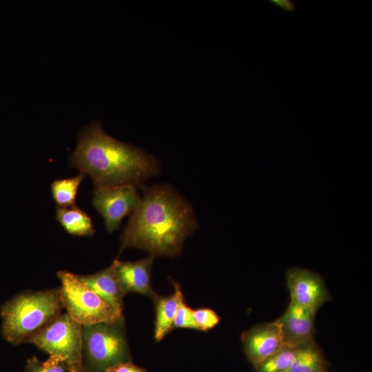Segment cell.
I'll list each match as a JSON object with an SVG mask.
<instances>
[{"label": "cell", "mask_w": 372, "mask_h": 372, "mask_svg": "<svg viewBox=\"0 0 372 372\" xmlns=\"http://www.w3.org/2000/svg\"><path fill=\"white\" fill-rule=\"evenodd\" d=\"M143 196L120 238L119 254L130 248L154 256H175L198 228L193 209L169 185L141 187Z\"/></svg>", "instance_id": "6da1fadb"}, {"label": "cell", "mask_w": 372, "mask_h": 372, "mask_svg": "<svg viewBox=\"0 0 372 372\" xmlns=\"http://www.w3.org/2000/svg\"><path fill=\"white\" fill-rule=\"evenodd\" d=\"M70 163L81 173L89 175L94 186L132 185L141 187L161 170L156 158L140 147L112 137L99 121L81 132Z\"/></svg>", "instance_id": "7a4b0ae2"}, {"label": "cell", "mask_w": 372, "mask_h": 372, "mask_svg": "<svg viewBox=\"0 0 372 372\" xmlns=\"http://www.w3.org/2000/svg\"><path fill=\"white\" fill-rule=\"evenodd\" d=\"M63 309L59 288L21 293L1 308L3 336L13 344L26 342L58 317Z\"/></svg>", "instance_id": "3957f363"}, {"label": "cell", "mask_w": 372, "mask_h": 372, "mask_svg": "<svg viewBox=\"0 0 372 372\" xmlns=\"http://www.w3.org/2000/svg\"><path fill=\"white\" fill-rule=\"evenodd\" d=\"M59 288L63 309L76 322L82 326L100 323L123 322V313L80 281L76 274L59 271Z\"/></svg>", "instance_id": "277c9868"}, {"label": "cell", "mask_w": 372, "mask_h": 372, "mask_svg": "<svg viewBox=\"0 0 372 372\" xmlns=\"http://www.w3.org/2000/svg\"><path fill=\"white\" fill-rule=\"evenodd\" d=\"M83 326L67 313H61L26 342L58 357L68 372H85L83 358Z\"/></svg>", "instance_id": "5b68a950"}, {"label": "cell", "mask_w": 372, "mask_h": 372, "mask_svg": "<svg viewBox=\"0 0 372 372\" xmlns=\"http://www.w3.org/2000/svg\"><path fill=\"white\" fill-rule=\"evenodd\" d=\"M122 322L83 326V358L85 372H103L107 367L128 361L130 353Z\"/></svg>", "instance_id": "8992f818"}, {"label": "cell", "mask_w": 372, "mask_h": 372, "mask_svg": "<svg viewBox=\"0 0 372 372\" xmlns=\"http://www.w3.org/2000/svg\"><path fill=\"white\" fill-rule=\"evenodd\" d=\"M141 198L132 185L94 186L92 205L103 216L106 230H116L123 219L138 207Z\"/></svg>", "instance_id": "52a82bcc"}, {"label": "cell", "mask_w": 372, "mask_h": 372, "mask_svg": "<svg viewBox=\"0 0 372 372\" xmlns=\"http://www.w3.org/2000/svg\"><path fill=\"white\" fill-rule=\"evenodd\" d=\"M286 280L291 302L317 311L331 300L322 278L311 270L291 267L286 272Z\"/></svg>", "instance_id": "ba28073f"}, {"label": "cell", "mask_w": 372, "mask_h": 372, "mask_svg": "<svg viewBox=\"0 0 372 372\" xmlns=\"http://www.w3.org/2000/svg\"><path fill=\"white\" fill-rule=\"evenodd\" d=\"M241 340L247 357L254 365L264 361L285 344L282 327L277 320L257 324L243 332Z\"/></svg>", "instance_id": "9c48e42d"}, {"label": "cell", "mask_w": 372, "mask_h": 372, "mask_svg": "<svg viewBox=\"0 0 372 372\" xmlns=\"http://www.w3.org/2000/svg\"><path fill=\"white\" fill-rule=\"evenodd\" d=\"M316 313L312 309L290 301L285 313L277 319L282 327L285 344L298 347L314 339Z\"/></svg>", "instance_id": "30bf717a"}, {"label": "cell", "mask_w": 372, "mask_h": 372, "mask_svg": "<svg viewBox=\"0 0 372 372\" xmlns=\"http://www.w3.org/2000/svg\"><path fill=\"white\" fill-rule=\"evenodd\" d=\"M155 256H149L136 261L114 260L115 271L120 285L125 293L134 292L156 297L151 285V271Z\"/></svg>", "instance_id": "8fae6325"}, {"label": "cell", "mask_w": 372, "mask_h": 372, "mask_svg": "<svg viewBox=\"0 0 372 372\" xmlns=\"http://www.w3.org/2000/svg\"><path fill=\"white\" fill-rule=\"evenodd\" d=\"M76 276L116 311L123 313V298L126 293L116 277L114 260L105 269L92 274H76Z\"/></svg>", "instance_id": "7c38bea8"}, {"label": "cell", "mask_w": 372, "mask_h": 372, "mask_svg": "<svg viewBox=\"0 0 372 372\" xmlns=\"http://www.w3.org/2000/svg\"><path fill=\"white\" fill-rule=\"evenodd\" d=\"M174 293L168 296H158L154 299L156 308L154 340L161 341L173 329L174 320L180 304L184 301L179 284L172 280Z\"/></svg>", "instance_id": "4fadbf2b"}, {"label": "cell", "mask_w": 372, "mask_h": 372, "mask_svg": "<svg viewBox=\"0 0 372 372\" xmlns=\"http://www.w3.org/2000/svg\"><path fill=\"white\" fill-rule=\"evenodd\" d=\"M328 362L314 339L297 347L295 359L287 372H327Z\"/></svg>", "instance_id": "5bb4252c"}, {"label": "cell", "mask_w": 372, "mask_h": 372, "mask_svg": "<svg viewBox=\"0 0 372 372\" xmlns=\"http://www.w3.org/2000/svg\"><path fill=\"white\" fill-rule=\"evenodd\" d=\"M56 219L68 234L77 236H92L95 229L90 216L81 209L56 207Z\"/></svg>", "instance_id": "9a60e30c"}, {"label": "cell", "mask_w": 372, "mask_h": 372, "mask_svg": "<svg viewBox=\"0 0 372 372\" xmlns=\"http://www.w3.org/2000/svg\"><path fill=\"white\" fill-rule=\"evenodd\" d=\"M85 177V174L80 173L74 177L55 180L51 184L52 196L57 207L63 208L76 207L77 192Z\"/></svg>", "instance_id": "2e32d148"}, {"label": "cell", "mask_w": 372, "mask_h": 372, "mask_svg": "<svg viewBox=\"0 0 372 372\" xmlns=\"http://www.w3.org/2000/svg\"><path fill=\"white\" fill-rule=\"evenodd\" d=\"M297 347L285 344L264 361L254 365L258 372H287L296 354Z\"/></svg>", "instance_id": "e0dca14e"}, {"label": "cell", "mask_w": 372, "mask_h": 372, "mask_svg": "<svg viewBox=\"0 0 372 372\" xmlns=\"http://www.w3.org/2000/svg\"><path fill=\"white\" fill-rule=\"evenodd\" d=\"M67 369L60 358L50 355L45 361L41 362L35 356L27 361L25 372H65Z\"/></svg>", "instance_id": "ac0fdd59"}, {"label": "cell", "mask_w": 372, "mask_h": 372, "mask_svg": "<svg viewBox=\"0 0 372 372\" xmlns=\"http://www.w3.org/2000/svg\"><path fill=\"white\" fill-rule=\"evenodd\" d=\"M194 318L198 331H207L220 322V317L212 309L199 308L194 310Z\"/></svg>", "instance_id": "d6986e66"}, {"label": "cell", "mask_w": 372, "mask_h": 372, "mask_svg": "<svg viewBox=\"0 0 372 372\" xmlns=\"http://www.w3.org/2000/svg\"><path fill=\"white\" fill-rule=\"evenodd\" d=\"M194 310L183 301L179 306L174 320L173 327L188 328L198 330L194 318Z\"/></svg>", "instance_id": "ffe728a7"}, {"label": "cell", "mask_w": 372, "mask_h": 372, "mask_svg": "<svg viewBox=\"0 0 372 372\" xmlns=\"http://www.w3.org/2000/svg\"><path fill=\"white\" fill-rule=\"evenodd\" d=\"M103 372H145V371L128 360L112 364L105 369Z\"/></svg>", "instance_id": "44dd1931"}, {"label": "cell", "mask_w": 372, "mask_h": 372, "mask_svg": "<svg viewBox=\"0 0 372 372\" xmlns=\"http://www.w3.org/2000/svg\"><path fill=\"white\" fill-rule=\"evenodd\" d=\"M270 3L287 12H293L296 8L295 2L291 0H271Z\"/></svg>", "instance_id": "7402d4cb"}]
</instances>
